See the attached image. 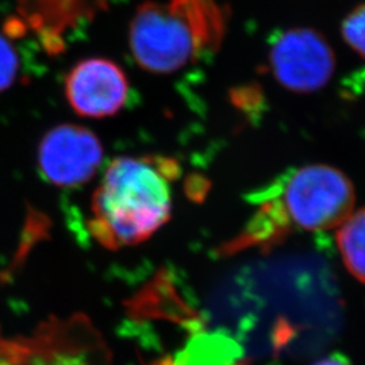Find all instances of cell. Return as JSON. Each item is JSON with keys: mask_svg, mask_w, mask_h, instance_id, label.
<instances>
[{"mask_svg": "<svg viewBox=\"0 0 365 365\" xmlns=\"http://www.w3.org/2000/svg\"><path fill=\"white\" fill-rule=\"evenodd\" d=\"M178 164L167 157H118L91 200V235L107 249L134 247L157 233L172 212Z\"/></svg>", "mask_w": 365, "mask_h": 365, "instance_id": "obj_1", "label": "cell"}, {"mask_svg": "<svg viewBox=\"0 0 365 365\" xmlns=\"http://www.w3.org/2000/svg\"><path fill=\"white\" fill-rule=\"evenodd\" d=\"M222 25L215 0L146 1L131 21V52L146 71L172 73L217 43Z\"/></svg>", "mask_w": 365, "mask_h": 365, "instance_id": "obj_2", "label": "cell"}, {"mask_svg": "<svg viewBox=\"0 0 365 365\" xmlns=\"http://www.w3.org/2000/svg\"><path fill=\"white\" fill-rule=\"evenodd\" d=\"M274 197V205L261 206L244 233L226 247L227 253L248 248L274 222L303 232L337 229L354 211L356 192L342 170L314 164L291 173Z\"/></svg>", "mask_w": 365, "mask_h": 365, "instance_id": "obj_3", "label": "cell"}, {"mask_svg": "<svg viewBox=\"0 0 365 365\" xmlns=\"http://www.w3.org/2000/svg\"><path fill=\"white\" fill-rule=\"evenodd\" d=\"M274 78L291 91L324 88L334 73L336 58L327 39L307 27L289 29L274 39L269 52Z\"/></svg>", "mask_w": 365, "mask_h": 365, "instance_id": "obj_4", "label": "cell"}, {"mask_svg": "<svg viewBox=\"0 0 365 365\" xmlns=\"http://www.w3.org/2000/svg\"><path fill=\"white\" fill-rule=\"evenodd\" d=\"M102 161L103 148L99 138L78 125L56 126L39 143V170L57 187L72 188L90 182Z\"/></svg>", "mask_w": 365, "mask_h": 365, "instance_id": "obj_5", "label": "cell"}, {"mask_svg": "<svg viewBox=\"0 0 365 365\" xmlns=\"http://www.w3.org/2000/svg\"><path fill=\"white\" fill-rule=\"evenodd\" d=\"M66 99L80 117L107 118L126 103L129 81L125 72L107 58H87L71 69L66 80Z\"/></svg>", "mask_w": 365, "mask_h": 365, "instance_id": "obj_6", "label": "cell"}, {"mask_svg": "<svg viewBox=\"0 0 365 365\" xmlns=\"http://www.w3.org/2000/svg\"><path fill=\"white\" fill-rule=\"evenodd\" d=\"M337 245L349 274L365 284V207L354 210L337 227Z\"/></svg>", "mask_w": 365, "mask_h": 365, "instance_id": "obj_7", "label": "cell"}, {"mask_svg": "<svg viewBox=\"0 0 365 365\" xmlns=\"http://www.w3.org/2000/svg\"><path fill=\"white\" fill-rule=\"evenodd\" d=\"M342 36L348 45L365 57V4L356 7L342 24Z\"/></svg>", "mask_w": 365, "mask_h": 365, "instance_id": "obj_8", "label": "cell"}, {"mask_svg": "<svg viewBox=\"0 0 365 365\" xmlns=\"http://www.w3.org/2000/svg\"><path fill=\"white\" fill-rule=\"evenodd\" d=\"M19 71V58L13 43L0 34V93L7 91L15 81Z\"/></svg>", "mask_w": 365, "mask_h": 365, "instance_id": "obj_9", "label": "cell"}, {"mask_svg": "<svg viewBox=\"0 0 365 365\" xmlns=\"http://www.w3.org/2000/svg\"><path fill=\"white\" fill-rule=\"evenodd\" d=\"M313 365H351L349 360L344 356H341L339 353L336 354H330L324 359H319L318 361H315Z\"/></svg>", "mask_w": 365, "mask_h": 365, "instance_id": "obj_10", "label": "cell"}, {"mask_svg": "<svg viewBox=\"0 0 365 365\" xmlns=\"http://www.w3.org/2000/svg\"><path fill=\"white\" fill-rule=\"evenodd\" d=\"M15 365H43L39 364V363H34V361H31V360H29L26 356L24 354V352L21 351L19 352V356H18V359H16V361H15Z\"/></svg>", "mask_w": 365, "mask_h": 365, "instance_id": "obj_11", "label": "cell"}]
</instances>
